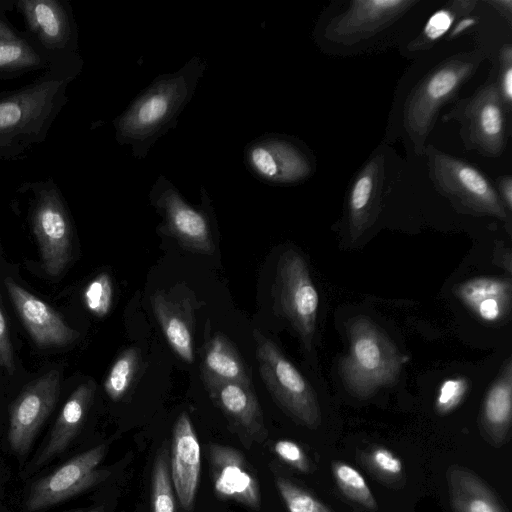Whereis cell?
Here are the masks:
<instances>
[{
	"instance_id": "1",
	"label": "cell",
	"mask_w": 512,
	"mask_h": 512,
	"mask_svg": "<svg viewBox=\"0 0 512 512\" xmlns=\"http://www.w3.org/2000/svg\"><path fill=\"white\" fill-rule=\"evenodd\" d=\"M206 67V59L193 56L179 70L156 77L113 120L116 141L144 159L158 139L175 128Z\"/></svg>"
},
{
	"instance_id": "2",
	"label": "cell",
	"mask_w": 512,
	"mask_h": 512,
	"mask_svg": "<svg viewBox=\"0 0 512 512\" xmlns=\"http://www.w3.org/2000/svg\"><path fill=\"white\" fill-rule=\"evenodd\" d=\"M76 75L67 69L50 68L33 83L0 94V159H18L46 139Z\"/></svg>"
},
{
	"instance_id": "3",
	"label": "cell",
	"mask_w": 512,
	"mask_h": 512,
	"mask_svg": "<svg viewBox=\"0 0 512 512\" xmlns=\"http://www.w3.org/2000/svg\"><path fill=\"white\" fill-rule=\"evenodd\" d=\"M349 349L339 362L346 389L365 399L394 384L407 358L370 319L357 317L348 325Z\"/></svg>"
},
{
	"instance_id": "4",
	"label": "cell",
	"mask_w": 512,
	"mask_h": 512,
	"mask_svg": "<svg viewBox=\"0 0 512 512\" xmlns=\"http://www.w3.org/2000/svg\"><path fill=\"white\" fill-rule=\"evenodd\" d=\"M479 50L464 52L443 60L428 72L408 95L403 110V128L417 154L434 128L441 108L476 72L483 60Z\"/></svg>"
},
{
	"instance_id": "5",
	"label": "cell",
	"mask_w": 512,
	"mask_h": 512,
	"mask_svg": "<svg viewBox=\"0 0 512 512\" xmlns=\"http://www.w3.org/2000/svg\"><path fill=\"white\" fill-rule=\"evenodd\" d=\"M253 335L259 373L274 401L297 423L317 428L321 413L312 386L275 342L258 330Z\"/></svg>"
},
{
	"instance_id": "6",
	"label": "cell",
	"mask_w": 512,
	"mask_h": 512,
	"mask_svg": "<svg viewBox=\"0 0 512 512\" xmlns=\"http://www.w3.org/2000/svg\"><path fill=\"white\" fill-rule=\"evenodd\" d=\"M496 78L479 87L473 95L460 99L443 116V121H457L467 149L486 157L500 156L508 137V117Z\"/></svg>"
},
{
	"instance_id": "7",
	"label": "cell",
	"mask_w": 512,
	"mask_h": 512,
	"mask_svg": "<svg viewBox=\"0 0 512 512\" xmlns=\"http://www.w3.org/2000/svg\"><path fill=\"white\" fill-rule=\"evenodd\" d=\"M200 197L199 206L191 205L164 175H159L149 193L151 205L163 219L160 227L163 233L190 251L212 254L215 250L212 201L203 185Z\"/></svg>"
},
{
	"instance_id": "8",
	"label": "cell",
	"mask_w": 512,
	"mask_h": 512,
	"mask_svg": "<svg viewBox=\"0 0 512 512\" xmlns=\"http://www.w3.org/2000/svg\"><path fill=\"white\" fill-rule=\"evenodd\" d=\"M424 154L435 187L450 200L474 213L508 219L510 213L496 187L479 169L431 145Z\"/></svg>"
},
{
	"instance_id": "9",
	"label": "cell",
	"mask_w": 512,
	"mask_h": 512,
	"mask_svg": "<svg viewBox=\"0 0 512 512\" xmlns=\"http://www.w3.org/2000/svg\"><path fill=\"white\" fill-rule=\"evenodd\" d=\"M17 9L25 18L33 43L51 68L79 73L78 33L71 10L59 0H19Z\"/></svg>"
},
{
	"instance_id": "10",
	"label": "cell",
	"mask_w": 512,
	"mask_h": 512,
	"mask_svg": "<svg viewBox=\"0 0 512 512\" xmlns=\"http://www.w3.org/2000/svg\"><path fill=\"white\" fill-rule=\"evenodd\" d=\"M31 225L45 272L60 275L72 258L73 226L63 197L52 179L33 185Z\"/></svg>"
},
{
	"instance_id": "11",
	"label": "cell",
	"mask_w": 512,
	"mask_h": 512,
	"mask_svg": "<svg viewBox=\"0 0 512 512\" xmlns=\"http://www.w3.org/2000/svg\"><path fill=\"white\" fill-rule=\"evenodd\" d=\"M274 306L310 349L318 314L319 296L303 257L294 250L281 254L272 289Z\"/></svg>"
},
{
	"instance_id": "12",
	"label": "cell",
	"mask_w": 512,
	"mask_h": 512,
	"mask_svg": "<svg viewBox=\"0 0 512 512\" xmlns=\"http://www.w3.org/2000/svg\"><path fill=\"white\" fill-rule=\"evenodd\" d=\"M244 164L258 180L270 185H295L313 173L311 153L297 138L266 133L249 142L244 149Z\"/></svg>"
},
{
	"instance_id": "13",
	"label": "cell",
	"mask_w": 512,
	"mask_h": 512,
	"mask_svg": "<svg viewBox=\"0 0 512 512\" xmlns=\"http://www.w3.org/2000/svg\"><path fill=\"white\" fill-rule=\"evenodd\" d=\"M106 444L94 446L37 480L24 502L25 512H40L105 481L110 471L99 469L107 452Z\"/></svg>"
},
{
	"instance_id": "14",
	"label": "cell",
	"mask_w": 512,
	"mask_h": 512,
	"mask_svg": "<svg viewBox=\"0 0 512 512\" xmlns=\"http://www.w3.org/2000/svg\"><path fill=\"white\" fill-rule=\"evenodd\" d=\"M60 380L59 371L50 370L27 385L13 402L7 440L15 454L29 452L38 431L58 401Z\"/></svg>"
},
{
	"instance_id": "15",
	"label": "cell",
	"mask_w": 512,
	"mask_h": 512,
	"mask_svg": "<svg viewBox=\"0 0 512 512\" xmlns=\"http://www.w3.org/2000/svg\"><path fill=\"white\" fill-rule=\"evenodd\" d=\"M416 4L413 0H353L329 20L325 37L337 44L354 45L384 31Z\"/></svg>"
},
{
	"instance_id": "16",
	"label": "cell",
	"mask_w": 512,
	"mask_h": 512,
	"mask_svg": "<svg viewBox=\"0 0 512 512\" xmlns=\"http://www.w3.org/2000/svg\"><path fill=\"white\" fill-rule=\"evenodd\" d=\"M203 383L211 401L225 416L230 430L246 449L267 439L263 411L252 383Z\"/></svg>"
},
{
	"instance_id": "17",
	"label": "cell",
	"mask_w": 512,
	"mask_h": 512,
	"mask_svg": "<svg viewBox=\"0 0 512 512\" xmlns=\"http://www.w3.org/2000/svg\"><path fill=\"white\" fill-rule=\"evenodd\" d=\"M208 464L213 490L221 500L235 501L252 510L261 508V490L253 466L238 449L209 443Z\"/></svg>"
},
{
	"instance_id": "18",
	"label": "cell",
	"mask_w": 512,
	"mask_h": 512,
	"mask_svg": "<svg viewBox=\"0 0 512 512\" xmlns=\"http://www.w3.org/2000/svg\"><path fill=\"white\" fill-rule=\"evenodd\" d=\"M4 285L24 327L39 347L66 346L75 342L79 332L42 299L36 297L11 278Z\"/></svg>"
},
{
	"instance_id": "19",
	"label": "cell",
	"mask_w": 512,
	"mask_h": 512,
	"mask_svg": "<svg viewBox=\"0 0 512 512\" xmlns=\"http://www.w3.org/2000/svg\"><path fill=\"white\" fill-rule=\"evenodd\" d=\"M169 466L176 497L185 512L195 505L201 471V448L189 415L176 419L169 451Z\"/></svg>"
},
{
	"instance_id": "20",
	"label": "cell",
	"mask_w": 512,
	"mask_h": 512,
	"mask_svg": "<svg viewBox=\"0 0 512 512\" xmlns=\"http://www.w3.org/2000/svg\"><path fill=\"white\" fill-rule=\"evenodd\" d=\"M385 182V162L374 154L354 176L347 196V224L352 240L372 223Z\"/></svg>"
},
{
	"instance_id": "21",
	"label": "cell",
	"mask_w": 512,
	"mask_h": 512,
	"mask_svg": "<svg viewBox=\"0 0 512 512\" xmlns=\"http://www.w3.org/2000/svg\"><path fill=\"white\" fill-rule=\"evenodd\" d=\"M95 394L93 381L79 385L62 407L49 437L29 465L31 473L64 452L81 430Z\"/></svg>"
},
{
	"instance_id": "22",
	"label": "cell",
	"mask_w": 512,
	"mask_h": 512,
	"mask_svg": "<svg viewBox=\"0 0 512 512\" xmlns=\"http://www.w3.org/2000/svg\"><path fill=\"white\" fill-rule=\"evenodd\" d=\"M151 306L171 349L182 360L192 363L194 310L189 301L157 290L151 296Z\"/></svg>"
},
{
	"instance_id": "23",
	"label": "cell",
	"mask_w": 512,
	"mask_h": 512,
	"mask_svg": "<svg viewBox=\"0 0 512 512\" xmlns=\"http://www.w3.org/2000/svg\"><path fill=\"white\" fill-rule=\"evenodd\" d=\"M455 295L479 318L497 322L509 315L512 286L509 279L477 277L459 284Z\"/></svg>"
},
{
	"instance_id": "24",
	"label": "cell",
	"mask_w": 512,
	"mask_h": 512,
	"mask_svg": "<svg viewBox=\"0 0 512 512\" xmlns=\"http://www.w3.org/2000/svg\"><path fill=\"white\" fill-rule=\"evenodd\" d=\"M512 417V360L509 357L489 388L483 403L481 423L494 445L502 444L508 435Z\"/></svg>"
},
{
	"instance_id": "25",
	"label": "cell",
	"mask_w": 512,
	"mask_h": 512,
	"mask_svg": "<svg viewBox=\"0 0 512 512\" xmlns=\"http://www.w3.org/2000/svg\"><path fill=\"white\" fill-rule=\"evenodd\" d=\"M48 67L50 62L41 50L0 15V79Z\"/></svg>"
},
{
	"instance_id": "26",
	"label": "cell",
	"mask_w": 512,
	"mask_h": 512,
	"mask_svg": "<svg viewBox=\"0 0 512 512\" xmlns=\"http://www.w3.org/2000/svg\"><path fill=\"white\" fill-rule=\"evenodd\" d=\"M447 477L454 512H505L490 488L470 470L454 465Z\"/></svg>"
},
{
	"instance_id": "27",
	"label": "cell",
	"mask_w": 512,
	"mask_h": 512,
	"mask_svg": "<svg viewBox=\"0 0 512 512\" xmlns=\"http://www.w3.org/2000/svg\"><path fill=\"white\" fill-rule=\"evenodd\" d=\"M201 376L203 382L252 383L236 347L220 333L214 335L205 346Z\"/></svg>"
},
{
	"instance_id": "28",
	"label": "cell",
	"mask_w": 512,
	"mask_h": 512,
	"mask_svg": "<svg viewBox=\"0 0 512 512\" xmlns=\"http://www.w3.org/2000/svg\"><path fill=\"white\" fill-rule=\"evenodd\" d=\"M477 4L476 1H453L449 7L437 10L426 22L422 32L412 43L413 49L423 50L433 46L451 30L457 18L467 16Z\"/></svg>"
},
{
	"instance_id": "29",
	"label": "cell",
	"mask_w": 512,
	"mask_h": 512,
	"mask_svg": "<svg viewBox=\"0 0 512 512\" xmlns=\"http://www.w3.org/2000/svg\"><path fill=\"white\" fill-rule=\"evenodd\" d=\"M175 490L170 475L169 447L164 442L154 459L151 477V511L176 512Z\"/></svg>"
},
{
	"instance_id": "30",
	"label": "cell",
	"mask_w": 512,
	"mask_h": 512,
	"mask_svg": "<svg viewBox=\"0 0 512 512\" xmlns=\"http://www.w3.org/2000/svg\"><path fill=\"white\" fill-rule=\"evenodd\" d=\"M141 366V354L136 347L124 350L114 361L105 381L104 390L113 401L121 400L132 387Z\"/></svg>"
},
{
	"instance_id": "31",
	"label": "cell",
	"mask_w": 512,
	"mask_h": 512,
	"mask_svg": "<svg viewBox=\"0 0 512 512\" xmlns=\"http://www.w3.org/2000/svg\"><path fill=\"white\" fill-rule=\"evenodd\" d=\"M332 472L338 487L347 498L367 509H377V502L358 470L345 462L336 461L332 464Z\"/></svg>"
},
{
	"instance_id": "32",
	"label": "cell",
	"mask_w": 512,
	"mask_h": 512,
	"mask_svg": "<svg viewBox=\"0 0 512 512\" xmlns=\"http://www.w3.org/2000/svg\"><path fill=\"white\" fill-rule=\"evenodd\" d=\"M275 485L288 512H332L309 492L285 477L276 476Z\"/></svg>"
},
{
	"instance_id": "33",
	"label": "cell",
	"mask_w": 512,
	"mask_h": 512,
	"mask_svg": "<svg viewBox=\"0 0 512 512\" xmlns=\"http://www.w3.org/2000/svg\"><path fill=\"white\" fill-rule=\"evenodd\" d=\"M86 307L96 316L104 317L110 311L113 298V285L107 273L97 275L84 290Z\"/></svg>"
},
{
	"instance_id": "34",
	"label": "cell",
	"mask_w": 512,
	"mask_h": 512,
	"mask_svg": "<svg viewBox=\"0 0 512 512\" xmlns=\"http://www.w3.org/2000/svg\"><path fill=\"white\" fill-rule=\"evenodd\" d=\"M365 457L367 465L383 479H399L403 474L401 459L386 447H374Z\"/></svg>"
},
{
	"instance_id": "35",
	"label": "cell",
	"mask_w": 512,
	"mask_h": 512,
	"mask_svg": "<svg viewBox=\"0 0 512 512\" xmlns=\"http://www.w3.org/2000/svg\"><path fill=\"white\" fill-rule=\"evenodd\" d=\"M468 381L464 377L446 379L439 387L435 409L439 414L453 411L463 400L468 390Z\"/></svg>"
},
{
	"instance_id": "36",
	"label": "cell",
	"mask_w": 512,
	"mask_h": 512,
	"mask_svg": "<svg viewBox=\"0 0 512 512\" xmlns=\"http://www.w3.org/2000/svg\"><path fill=\"white\" fill-rule=\"evenodd\" d=\"M272 450L282 462L293 469L301 473L310 472L311 467L307 455L296 442L288 439H280L273 444Z\"/></svg>"
},
{
	"instance_id": "37",
	"label": "cell",
	"mask_w": 512,
	"mask_h": 512,
	"mask_svg": "<svg viewBox=\"0 0 512 512\" xmlns=\"http://www.w3.org/2000/svg\"><path fill=\"white\" fill-rule=\"evenodd\" d=\"M498 73L496 75L501 98L509 112L512 110V47L505 44L498 57Z\"/></svg>"
},
{
	"instance_id": "38",
	"label": "cell",
	"mask_w": 512,
	"mask_h": 512,
	"mask_svg": "<svg viewBox=\"0 0 512 512\" xmlns=\"http://www.w3.org/2000/svg\"><path fill=\"white\" fill-rule=\"evenodd\" d=\"M0 369L13 374L15 371L14 353L7 320L0 306Z\"/></svg>"
},
{
	"instance_id": "39",
	"label": "cell",
	"mask_w": 512,
	"mask_h": 512,
	"mask_svg": "<svg viewBox=\"0 0 512 512\" xmlns=\"http://www.w3.org/2000/svg\"><path fill=\"white\" fill-rule=\"evenodd\" d=\"M498 195L503 202L505 208L510 213L512 210V178L509 175L502 176L498 180L497 188Z\"/></svg>"
},
{
	"instance_id": "40",
	"label": "cell",
	"mask_w": 512,
	"mask_h": 512,
	"mask_svg": "<svg viewBox=\"0 0 512 512\" xmlns=\"http://www.w3.org/2000/svg\"><path fill=\"white\" fill-rule=\"evenodd\" d=\"M496 11L502 15L510 24L512 18V2L510 0L487 1Z\"/></svg>"
},
{
	"instance_id": "41",
	"label": "cell",
	"mask_w": 512,
	"mask_h": 512,
	"mask_svg": "<svg viewBox=\"0 0 512 512\" xmlns=\"http://www.w3.org/2000/svg\"><path fill=\"white\" fill-rule=\"evenodd\" d=\"M476 24V20L473 17L463 16L459 18V20L453 25L451 30L449 31L450 38H454L462 34L469 27Z\"/></svg>"
},
{
	"instance_id": "42",
	"label": "cell",
	"mask_w": 512,
	"mask_h": 512,
	"mask_svg": "<svg viewBox=\"0 0 512 512\" xmlns=\"http://www.w3.org/2000/svg\"><path fill=\"white\" fill-rule=\"evenodd\" d=\"M69 512H105L103 506H96L92 508L75 509Z\"/></svg>"
}]
</instances>
